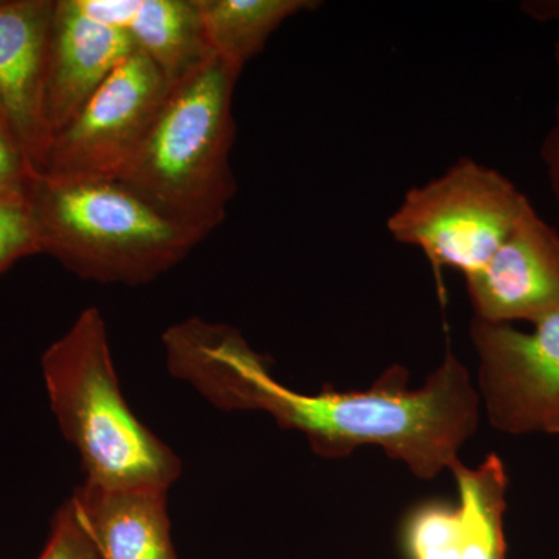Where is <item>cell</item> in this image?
Here are the masks:
<instances>
[{"label": "cell", "instance_id": "cell-19", "mask_svg": "<svg viewBox=\"0 0 559 559\" xmlns=\"http://www.w3.org/2000/svg\"><path fill=\"white\" fill-rule=\"evenodd\" d=\"M554 60L555 73H557V103H555L554 123L540 145V159L546 167L547 178L559 207V43L555 44Z\"/></svg>", "mask_w": 559, "mask_h": 559}, {"label": "cell", "instance_id": "cell-5", "mask_svg": "<svg viewBox=\"0 0 559 559\" xmlns=\"http://www.w3.org/2000/svg\"><path fill=\"white\" fill-rule=\"evenodd\" d=\"M530 205L502 173L463 157L407 191L388 229L401 245L421 249L437 274L448 267L468 277L495 255Z\"/></svg>", "mask_w": 559, "mask_h": 559}, {"label": "cell", "instance_id": "cell-2", "mask_svg": "<svg viewBox=\"0 0 559 559\" xmlns=\"http://www.w3.org/2000/svg\"><path fill=\"white\" fill-rule=\"evenodd\" d=\"M242 70L216 55L179 80L120 182L165 216L207 237L237 194L230 151L234 94Z\"/></svg>", "mask_w": 559, "mask_h": 559}, {"label": "cell", "instance_id": "cell-17", "mask_svg": "<svg viewBox=\"0 0 559 559\" xmlns=\"http://www.w3.org/2000/svg\"><path fill=\"white\" fill-rule=\"evenodd\" d=\"M38 559H102L72 500L62 503L55 514L49 539Z\"/></svg>", "mask_w": 559, "mask_h": 559}, {"label": "cell", "instance_id": "cell-21", "mask_svg": "<svg viewBox=\"0 0 559 559\" xmlns=\"http://www.w3.org/2000/svg\"><path fill=\"white\" fill-rule=\"evenodd\" d=\"M550 433H554V436H559V426H558V428H555L554 430H551Z\"/></svg>", "mask_w": 559, "mask_h": 559}, {"label": "cell", "instance_id": "cell-7", "mask_svg": "<svg viewBox=\"0 0 559 559\" xmlns=\"http://www.w3.org/2000/svg\"><path fill=\"white\" fill-rule=\"evenodd\" d=\"M471 320L479 359V396L489 423L510 436L547 432L559 426V311L532 323Z\"/></svg>", "mask_w": 559, "mask_h": 559}, {"label": "cell", "instance_id": "cell-1", "mask_svg": "<svg viewBox=\"0 0 559 559\" xmlns=\"http://www.w3.org/2000/svg\"><path fill=\"white\" fill-rule=\"evenodd\" d=\"M407 380L409 371L395 366L359 392H296L272 377L266 359L238 333L209 344L191 370V385L213 406L266 412L280 428L304 433L320 457H347L371 444L432 480L460 462L479 425L480 396L452 352L421 388H407Z\"/></svg>", "mask_w": 559, "mask_h": 559}, {"label": "cell", "instance_id": "cell-18", "mask_svg": "<svg viewBox=\"0 0 559 559\" xmlns=\"http://www.w3.org/2000/svg\"><path fill=\"white\" fill-rule=\"evenodd\" d=\"M36 175L20 140L0 116V201L27 198Z\"/></svg>", "mask_w": 559, "mask_h": 559}, {"label": "cell", "instance_id": "cell-20", "mask_svg": "<svg viewBox=\"0 0 559 559\" xmlns=\"http://www.w3.org/2000/svg\"><path fill=\"white\" fill-rule=\"evenodd\" d=\"M521 10L535 21H559V0H527L521 3Z\"/></svg>", "mask_w": 559, "mask_h": 559}, {"label": "cell", "instance_id": "cell-10", "mask_svg": "<svg viewBox=\"0 0 559 559\" xmlns=\"http://www.w3.org/2000/svg\"><path fill=\"white\" fill-rule=\"evenodd\" d=\"M134 50L127 33L92 17L80 0H55L44 76V106L51 134L76 116Z\"/></svg>", "mask_w": 559, "mask_h": 559}, {"label": "cell", "instance_id": "cell-14", "mask_svg": "<svg viewBox=\"0 0 559 559\" xmlns=\"http://www.w3.org/2000/svg\"><path fill=\"white\" fill-rule=\"evenodd\" d=\"M459 488V559H507L503 514L509 476L502 460L488 455L476 468L459 462L451 469Z\"/></svg>", "mask_w": 559, "mask_h": 559}, {"label": "cell", "instance_id": "cell-16", "mask_svg": "<svg viewBox=\"0 0 559 559\" xmlns=\"http://www.w3.org/2000/svg\"><path fill=\"white\" fill-rule=\"evenodd\" d=\"M36 253L39 240L27 198L0 201V275Z\"/></svg>", "mask_w": 559, "mask_h": 559}, {"label": "cell", "instance_id": "cell-9", "mask_svg": "<svg viewBox=\"0 0 559 559\" xmlns=\"http://www.w3.org/2000/svg\"><path fill=\"white\" fill-rule=\"evenodd\" d=\"M53 9L55 0H0V116L38 175L53 139L44 106Z\"/></svg>", "mask_w": 559, "mask_h": 559}, {"label": "cell", "instance_id": "cell-11", "mask_svg": "<svg viewBox=\"0 0 559 559\" xmlns=\"http://www.w3.org/2000/svg\"><path fill=\"white\" fill-rule=\"evenodd\" d=\"M167 492L83 484L70 500L102 559H179L173 544Z\"/></svg>", "mask_w": 559, "mask_h": 559}, {"label": "cell", "instance_id": "cell-3", "mask_svg": "<svg viewBox=\"0 0 559 559\" xmlns=\"http://www.w3.org/2000/svg\"><path fill=\"white\" fill-rule=\"evenodd\" d=\"M50 409L91 487L168 491L182 463L130 409L98 308H86L43 355Z\"/></svg>", "mask_w": 559, "mask_h": 559}, {"label": "cell", "instance_id": "cell-8", "mask_svg": "<svg viewBox=\"0 0 559 559\" xmlns=\"http://www.w3.org/2000/svg\"><path fill=\"white\" fill-rule=\"evenodd\" d=\"M465 278L474 318L535 323L559 311V231L530 205L488 263Z\"/></svg>", "mask_w": 559, "mask_h": 559}, {"label": "cell", "instance_id": "cell-13", "mask_svg": "<svg viewBox=\"0 0 559 559\" xmlns=\"http://www.w3.org/2000/svg\"><path fill=\"white\" fill-rule=\"evenodd\" d=\"M210 51L237 69L260 53L283 22L318 9L314 0H197Z\"/></svg>", "mask_w": 559, "mask_h": 559}, {"label": "cell", "instance_id": "cell-4", "mask_svg": "<svg viewBox=\"0 0 559 559\" xmlns=\"http://www.w3.org/2000/svg\"><path fill=\"white\" fill-rule=\"evenodd\" d=\"M27 200L40 253L90 282H153L205 238L119 179L36 175Z\"/></svg>", "mask_w": 559, "mask_h": 559}, {"label": "cell", "instance_id": "cell-15", "mask_svg": "<svg viewBox=\"0 0 559 559\" xmlns=\"http://www.w3.org/2000/svg\"><path fill=\"white\" fill-rule=\"evenodd\" d=\"M460 510L457 506L429 500L414 507L400 528L406 559H459Z\"/></svg>", "mask_w": 559, "mask_h": 559}, {"label": "cell", "instance_id": "cell-12", "mask_svg": "<svg viewBox=\"0 0 559 559\" xmlns=\"http://www.w3.org/2000/svg\"><path fill=\"white\" fill-rule=\"evenodd\" d=\"M95 20L127 33L170 83L213 55L197 0H80Z\"/></svg>", "mask_w": 559, "mask_h": 559}, {"label": "cell", "instance_id": "cell-6", "mask_svg": "<svg viewBox=\"0 0 559 559\" xmlns=\"http://www.w3.org/2000/svg\"><path fill=\"white\" fill-rule=\"evenodd\" d=\"M170 86L145 53L132 51L53 135L40 175L119 179L145 142Z\"/></svg>", "mask_w": 559, "mask_h": 559}]
</instances>
